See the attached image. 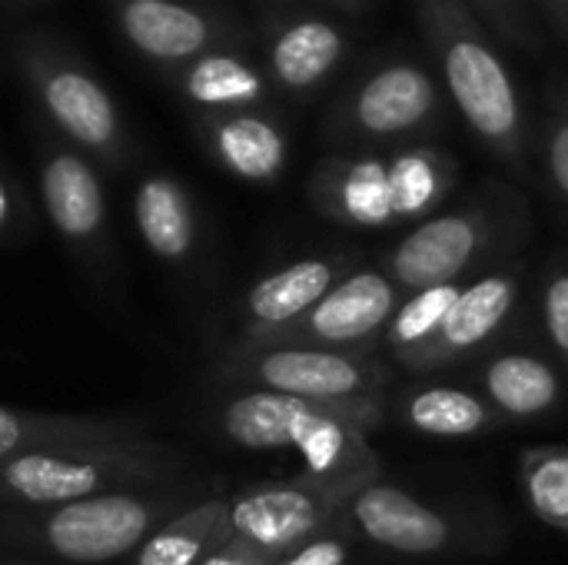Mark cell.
Here are the masks:
<instances>
[{
  "instance_id": "obj_23",
  "label": "cell",
  "mask_w": 568,
  "mask_h": 565,
  "mask_svg": "<svg viewBox=\"0 0 568 565\" xmlns=\"http://www.w3.org/2000/svg\"><path fill=\"white\" fill-rule=\"evenodd\" d=\"M213 147L226 170L253 183L276 180L286 167V137L263 117L243 113L223 120L213 133Z\"/></svg>"
},
{
  "instance_id": "obj_14",
  "label": "cell",
  "mask_w": 568,
  "mask_h": 565,
  "mask_svg": "<svg viewBox=\"0 0 568 565\" xmlns=\"http://www.w3.org/2000/svg\"><path fill=\"white\" fill-rule=\"evenodd\" d=\"M476 383L483 390V400L503 416V420H539L559 410L566 383L552 360L532 350H503L493 353L479 373Z\"/></svg>"
},
{
  "instance_id": "obj_12",
  "label": "cell",
  "mask_w": 568,
  "mask_h": 565,
  "mask_svg": "<svg viewBox=\"0 0 568 565\" xmlns=\"http://www.w3.org/2000/svg\"><path fill=\"white\" fill-rule=\"evenodd\" d=\"M343 276H346L343 256H310L263 276L243 300V316H246L243 343H256L286 330L290 323L306 316Z\"/></svg>"
},
{
  "instance_id": "obj_30",
  "label": "cell",
  "mask_w": 568,
  "mask_h": 565,
  "mask_svg": "<svg viewBox=\"0 0 568 565\" xmlns=\"http://www.w3.org/2000/svg\"><path fill=\"white\" fill-rule=\"evenodd\" d=\"M539 313L552 353L568 370V256H559L546 266L539 283Z\"/></svg>"
},
{
  "instance_id": "obj_7",
  "label": "cell",
  "mask_w": 568,
  "mask_h": 565,
  "mask_svg": "<svg viewBox=\"0 0 568 565\" xmlns=\"http://www.w3.org/2000/svg\"><path fill=\"white\" fill-rule=\"evenodd\" d=\"M353 496L356 493L349 490L313 483L306 476L270 483L246 490L230 503V526L236 539L250 543L270 559H283L303 543L336 529Z\"/></svg>"
},
{
  "instance_id": "obj_5",
  "label": "cell",
  "mask_w": 568,
  "mask_h": 565,
  "mask_svg": "<svg viewBox=\"0 0 568 565\" xmlns=\"http://www.w3.org/2000/svg\"><path fill=\"white\" fill-rule=\"evenodd\" d=\"M226 373L250 390H270L326 406L383 403L389 380L376 353H349L306 343H243L233 353Z\"/></svg>"
},
{
  "instance_id": "obj_9",
  "label": "cell",
  "mask_w": 568,
  "mask_h": 565,
  "mask_svg": "<svg viewBox=\"0 0 568 565\" xmlns=\"http://www.w3.org/2000/svg\"><path fill=\"white\" fill-rule=\"evenodd\" d=\"M346 516L369 543L399 556H443L463 549L469 539L463 519H453L449 513L383 480L363 486L353 496Z\"/></svg>"
},
{
  "instance_id": "obj_26",
  "label": "cell",
  "mask_w": 568,
  "mask_h": 565,
  "mask_svg": "<svg viewBox=\"0 0 568 565\" xmlns=\"http://www.w3.org/2000/svg\"><path fill=\"white\" fill-rule=\"evenodd\" d=\"M523 493L536 519L568 533V446H539L523 456Z\"/></svg>"
},
{
  "instance_id": "obj_21",
  "label": "cell",
  "mask_w": 568,
  "mask_h": 565,
  "mask_svg": "<svg viewBox=\"0 0 568 565\" xmlns=\"http://www.w3.org/2000/svg\"><path fill=\"white\" fill-rule=\"evenodd\" d=\"M136 230L153 256L163 263H183L196 243V220L190 196L170 176H150L133 200Z\"/></svg>"
},
{
  "instance_id": "obj_16",
  "label": "cell",
  "mask_w": 568,
  "mask_h": 565,
  "mask_svg": "<svg viewBox=\"0 0 568 565\" xmlns=\"http://www.w3.org/2000/svg\"><path fill=\"white\" fill-rule=\"evenodd\" d=\"M346 50H349V40L333 20L300 17L286 23L270 47L273 77L293 93H310L339 70V63L346 60Z\"/></svg>"
},
{
  "instance_id": "obj_35",
  "label": "cell",
  "mask_w": 568,
  "mask_h": 565,
  "mask_svg": "<svg viewBox=\"0 0 568 565\" xmlns=\"http://www.w3.org/2000/svg\"><path fill=\"white\" fill-rule=\"evenodd\" d=\"M7 220H10V193H7V186L0 180V230L7 226Z\"/></svg>"
},
{
  "instance_id": "obj_22",
  "label": "cell",
  "mask_w": 568,
  "mask_h": 565,
  "mask_svg": "<svg viewBox=\"0 0 568 565\" xmlns=\"http://www.w3.org/2000/svg\"><path fill=\"white\" fill-rule=\"evenodd\" d=\"M123 27L143 53L160 60L190 57L210 40L206 20L196 10L170 0H133L123 10Z\"/></svg>"
},
{
  "instance_id": "obj_6",
  "label": "cell",
  "mask_w": 568,
  "mask_h": 565,
  "mask_svg": "<svg viewBox=\"0 0 568 565\" xmlns=\"http://www.w3.org/2000/svg\"><path fill=\"white\" fill-rule=\"evenodd\" d=\"M170 519L166 500L126 490L57 506L37 519L30 536L67 563L100 565L136 553Z\"/></svg>"
},
{
  "instance_id": "obj_28",
  "label": "cell",
  "mask_w": 568,
  "mask_h": 565,
  "mask_svg": "<svg viewBox=\"0 0 568 565\" xmlns=\"http://www.w3.org/2000/svg\"><path fill=\"white\" fill-rule=\"evenodd\" d=\"M539 160L552 193L568 210V73L552 77L539 120Z\"/></svg>"
},
{
  "instance_id": "obj_4",
  "label": "cell",
  "mask_w": 568,
  "mask_h": 565,
  "mask_svg": "<svg viewBox=\"0 0 568 565\" xmlns=\"http://www.w3.org/2000/svg\"><path fill=\"white\" fill-rule=\"evenodd\" d=\"M176 466V453L150 440L43 450L0 463V503L57 509L103 493L153 486Z\"/></svg>"
},
{
  "instance_id": "obj_19",
  "label": "cell",
  "mask_w": 568,
  "mask_h": 565,
  "mask_svg": "<svg viewBox=\"0 0 568 565\" xmlns=\"http://www.w3.org/2000/svg\"><path fill=\"white\" fill-rule=\"evenodd\" d=\"M399 420L406 430L439 440H466L493 433L503 416L476 393L456 386H419L399 400Z\"/></svg>"
},
{
  "instance_id": "obj_1",
  "label": "cell",
  "mask_w": 568,
  "mask_h": 565,
  "mask_svg": "<svg viewBox=\"0 0 568 565\" xmlns=\"http://www.w3.org/2000/svg\"><path fill=\"white\" fill-rule=\"evenodd\" d=\"M413 10L449 107L493 157L526 176L532 133L503 43L463 0H416Z\"/></svg>"
},
{
  "instance_id": "obj_3",
  "label": "cell",
  "mask_w": 568,
  "mask_h": 565,
  "mask_svg": "<svg viewBox=\"0 0 568 565\" xmlns=\"http://www.w3.org/2000/svg\"><path fill=\"white\" fill-rule=\"evenodd\" d=\"M526 230V203L513 186L486 183L463 206L433 213L386 253V276L399 293L436 283H469L479 266L519 246Z\"/></svg>"
},
{
  "instance_id": "obj_29",
  "label": "cell",
  "mask_w": 568,
  "mask_h": 565,
  "mask_svg": "<svg viewBox=\"0 0 568 565\" xmlns=\"http://www.w3.org/2000/svg\"><path fill=\"white\" fill-rule=\"evenodd\" d=\"M463 3L509 50L539 53L549 40L529 0H463Z\"/></svg>"
},
{
  "instance_id": "obj_11",
  "label": "cell",
  "mask_w": 568,
  "mask_h": 565,
  "mask_svg": "<svg viewBox=\"0 0 568 565\" xmlns=\"http://www.w3.org/2000/svg\"><path fill=\"white\" fill-rule=\"evenodd\" d=\"M313 206L339 226L399 223L389 190V160L383 153H339L320 160L310 176Z\"/></svg>"
},
{
  "instance_id": "obj_15",
  "label": "cell",
  "mask_w": 568,
  "mask_h": 565,
  "mask_svg": "<svg viewBox=\"0 0 568 565\" xmlns=\"http://www.w3.org/2000/svg\"><path fill=\"white\" fill-rule=\"evenodd\" d=\"M143 440V430L130 420H97V416H40L0 406V463L67 446L126 443Z\"/></svg>"
},
{
  "instance_id": "obj_25",
  "label": "cell",
  "mask_w": 568,
  "mask_h": 565,
  "mask_svg": "<svg viewBox=\"0 0 568 565\" xmlns=\"http://www.w3.org/2000/svg\"><path fill=\"white\" fill-rule=\"evenodd\" d=\"M463 290H466V283H436V286L409 293L396 306V313L383 333V346L399 363H406L419 346H426L436 336V330L443 326V320L449 316V310L456 306Z\"/></svg>"
},
{
  "instance_id": "obj_13",
  "label": "cell",
  "mask_w": 568,
  "mask_h": 565,
  "mask_svg": "<svg viewBox=\"0 0 568 565\" xmlns=\"http://www.w3.org/2000/svg\"><path fill=\"white\" fill-rule=\"evenodd\" d=\"M329 410L336 406L306 403L270 390H246L223 406L220 430L230 443L250 453H283V450L296 453Z\"/></svg>"
},
{
  "instance_id": "obj_17",
  "label": "cell",
  "mask_w": 568,
  "mask_h": 565,
  "mask_svg": "<svg viewBox=\"0 0 568 565\" xmlns=\"http://www.w3.org/2000/svg\"><path fill=\"white\" fill-rule=\"evenodd\" d=\"M43 203L53 226L70 243H97L103 230V193L97 173L73 153H60L43 167L40 176Z\"/></svg>"
},
{
  "instance_id": "obj_18",
  "label": "cell",
  "mask_w": 568,
  "mask_h": 565,
  "mask_svg": "<svg viewBox=\"0 0 568 565\" xmlns=\"http://www.w3.org/2000/svg\"><path fill=\"white\" fill-rule=\"evenodd\" d=\"M386 160L396 220H429L459 180L456 157L436 143L399 147Z\"/></svg>"
},
{
  "instance_id": "obj_20",
  "label": "cell",
  "mask_w": 568,
  "mask_h": 565,
  "mask_svg": "<svg viewBox=\"0 0 568 565\" xmlns=\"http://www.w3.org/2000/svg\"><path fill=\"white\" fill-rule=\"evenodd\" d=\"M230 539H233L230 503L210 500L163 523L136 549L133 565H200Z\"/></svg>"
},
{
  "instance_id": "obj_8",
  "label": "cell",
  "mask_w": 568,
  "mask_h": 565,
  "mask_svg": "<svg viewBox=\"0 0 568 565\" xmlns=\"http://www.w3.org/2000/svg\"><path fill=\"white\" fill-rule=\"evenodd\" d=\"M399 303L403 293L386 276V270H356L343 276L306 316L256 343H306L326 350L376 353Z\"/></svg>"
},
{
  "instance_id": "obj_31",
  "label": "cell",
  "mask_w": 568,
  "mask_h": 565,
  "mask_svg": "<svg viewBox=\"0 0 568 565\" xmlns=\"http://www.w3.org/2000/svg\"><path fill=\"white\" fill-rule=\"evenodd\" d=\"M349 553H353V543L336 526V529L303 543L300 549L286 553L283 559H276V565H346L349 563Z\"/></svg>"
},
{
  "instance_id": "obj_24",
  "label": "cell",
  "mask_w": 568,
  "mask_h": 565,
  "mask_svg": "<svg viewBox=\"0 0 568 565\" xmlns=\"http://www.w3.org/2000/svg\"><path fill=\"white\" fill-rule=\"evenodd\" d=\"M47 107L57 117V123L83 147L103 150L116 137V117L110 107V97L83 73L63 70L47 80Z\"/></svg>"
},
{
  "instance_id": "obj_2",
  "label": "cell",
  "mask_w": 568,
  "mask_h": 565,
  "mask_svg": "<svg viewBox=\"0 0 568 565\" xmlns=\"http://www.w3.org/2000/svg\"><path fill=\"white\" fill-rule=\"evenodd\" d=\"M449 100L433 70L416 53H373L343 83L326 133L343 153H376L379 147L426 143L446 127Z\"/></svg>"
},
{
  "instance_id": "obj_34",
  "label": "cell",
  "mask_w": 568,
  "mask_h": 565,
  "mask_svg": "<svg viewBox=\"0 0 568 565\" xmlns=\"http://www.w3.org/2000/svg\"><path fill=\"white\" fill-rule=\"evenodd\" d=\"M343 13H363L373 0H333Z\"/></svg>"
},
{
  "instance_id": "obj_32",
  "label": "cell",
  "mask_w": 568,
  "mask_h": 565,
  "mask_svg": "<svg viewBox=\"0 0 568 565\" xmlns=\"http://www.w3.org/2000/svg\"><path fill=\"white\" fill-rule=\"evenodd\" d=\"M200 565H276V559H270L266 553H260L250 543L233 536L230 543H223L213 556H206Z\"/></svg>"
},
{
  "instance_id": "obj_10",
  "label": "cell",
  "mask_w": 568,
  "mask_h": 565,
  "mask_svg": "<svg viewBox=\"0 0 568 565\" xmlns=\"http://www.w3.org/2000/svg\"><path fill=\"white\" fill-rule=\"evenodd\" d=\"M523 300V266H499L466 283L463 296L436 330V336L419 346L403 366L409 373H426L436 366L459 363L483 346H489L509 323Z\"/></svg>"
},
{
  "instance_id": "obj_27",
  "label": "cell",
  "mask_w": 568,
  "mask_h": 565,
  "mask_svg": "<svg viewBox=\"0 0 568 565\" xmlns=\"http://www.w3.org/2000/svg\"><path fill=\"white\" fill-rule=\"evenodd\" d=\"M186 90L196 103H206V107H246L263 97V80L243 60L216 53V57L200 60L190 70Z\"/></svg>"
},
{
  "instance_id": "obj_33",
  "label": "cell",
  "mask_w": 568,
  "mask_h": 565,
  "mask_svg": "<svg viewBox=\"0 0 568 565\" xmlns=\"http://www.w3.org/2000/svg\"><path fill=\"white\" fill-rule=\"evenodd\" d=\"M546 37L559 40L568 50V0H529Z\"/></svg>"
}]
</instances>
